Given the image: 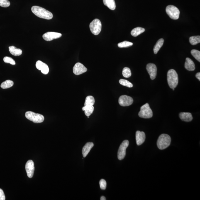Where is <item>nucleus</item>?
<instances>
[{
  "label": "nucleus",
  "instance_id": "1",
  "mask_svg": "<svg viewBox=\"0 0 200 200\" xmlns=\"http://www.w3.org/2000/svg\"><path fill=\"white\" fill-rule=\"evenodd\" d=\"M31 10L34 14L39 18L50 20L53 17V15L51 12L41 7L33 6L31 8Z\"/></svg>",
  "mask_w": 200,
  "mask_h": 200
},
{
  "label": "nucleus",
  "instance_id": "2",
  "mask_svg": "<svg viewBox=\"0 0 200 200\" xmlns=\"http://www.w3.org/2000/svg\"><path fill=\"white\" fill-rule=\"evenodd\" d=\"M168 84L171 89L175 88L178 84V77L176 71L174 69H170L167 74Z\"/></svg>",
  "mask_w": 200,
  "mask_h": 200
},
{
  "label": "nucleus",
  "instance_id": "3",
  "mask_svg": "<svg viewBox=\"0 0 200 200\" xmlns=\"http://www.w3.org/2000/svg\"><path fill=\"white\" fill-rule=\"evenodd\" d=\"M171 141V137L168 135L163 134L159 136L157 140V146L159 150H165L170 145Z\"/></svg>",
  "mask_w": 200,
  "mask_h": 200
},
{
  "label": "nucleus",
  "instance_id": "4",
  "mask_svg": "<svg viewBox=\"0 0 200 200\" xmlns=\"http://www.w3.org/2000/svg\"><path fill=\"white\" fill-rule=\"evenodd\" d=\"M25 116L28 119L35 123H42L44 120V117L43 115L31 111L26 112Z\"/></svg>",
  "mask_w": 200,
  "mask_h": 200
},
{
  "label": "nucleus",
  "instance_id": "5",
  "mask_svg": "<svg viewBox=\"0 0 200 200\" xmlns=\"http://www.w3.org/2000/svg\"><path fill=\"white\" fill-rule=\"evenodd\" d=\"M138 115L140 117L143 118L149 119L152 117L153 116V112L148 103L142 106Z\"/></svg>",
  "mask_w": 200,
  "mask_h": 200
},
{
  "label": "nucleus",
  "instance_id": "6",
  "mask_svg": "<svg viewBox=\"0 0 200 200\" xmlns=\"http://www.w3.org/2000/svg\"><path fill=\"white\" fill-rule=\"evenodd\" d=\"M166 12L167 14L172 19H178L180 15V11L176 6L172 5L167 6L166 8Z\"/></svg>",
  "mask_w": 200,
  "mask_h": 200
},
{
  "label": "nucleus",
  "instance_id": "7",
  "mask_svg": "<svg viewBox=\"0 0 200 200\" xmlns=\"http://www.w3.org/2000/svg\"><path fill=\"white\" fill-rule=\"evenodd\" d=\"M91 33L95 35H99L101 31L102 23L99 19H96L91 22L89 25Z\"/></svg>",
  "mask_w": 200,
  "mask_h": 200
},
{
  "label": "nucleus",
  "instance_id": "8",
  "mask_svg": "<svg viewBox=\"0 0 200 200\" xmlns=\"http://www.w3.org/2000/svg\"><path fill=\"white\" fill-rule=\"evenodd\" d=\"M129 145V142L128 140L123 141L119 147L118 152V157L119 160H122L125 158L126 154V149Z\"/></svg>",
  "mask_w": 200,
  "mask_h": 200
},
{
  "label": "nucleus",
  "instance_id": "9",
  "mask_svg": "<svg viewBox=\"0 0 200 200\" xmlns=\"http://www.w3.org/2000/svg\"><path fill=\"white\" fill-rule=\"evenodd\" d=\"M133 98L127 95H122L119 99V103L122 106H128L133 104Z\"/></svg>",
  "mask_w": 200,
  "mask_h": 200
},
{
  "label": "nucleus",
  "instance_id": "10",
  "mask_svg": "<svg viewBox=\"0 0 200 200\" xmlns=\"http://www.w3.org/2000/svg\"><path fill=\"white\" fill-rule=\"evenodd\" d=\"M62 34L55 32H47L44 34L43 38L46 41H50L54 40L60 38L62 36Z\"/></svg>",
  "mask_w": 200,
  "mask_h": 200
},
{
  "label": "nucleus",
  "instance_id": "11",
  "mask_svg": "<svg viewBox=\"0 0 200 200\" xmlns=\"http://www.w3.org/2000/svg\"><path fill=\"white\" fill-rule=\"evenodd\" d=\"M146 69L147 72L150 74V79L152 80L155 79L157 75V66L153 64H147Z\"/></svg>",
  "mask_w": 200,
  "mask_h": 200
},
{
  "label": "nucleus",
  "instance_id": "12",
  "mask_svg": "<svg viewBox=\"0 0 200 200\" xmlns=\"http://www.w3.org/2000/svg\"><path fill=\"white\" fill-rule=\"evenodd\" d=\"M25 169L28 177L29 178H33L35 171L34 164L33 161L30 160L27 162L25 165Z\"/></svg>",
  "mask_w": 200,
  "mask_h": 200
},
{
  "label": "nucleus",
  "instance_id": "13",
  "mask_svg": "<svg viewBox=\"0 0 200 200\" xmlns=\"http://www.w3.org/2000/svg\"><path fill=\"white\" fill-rule=\"evenodd\" d=\"M87 71V69L80 63L76 64L73 67V72L75 75H79L85 73Z\"/></svg>",
  "mask_w": 200,
  "mask_h": 200
},
{
  "label": "nucleus",
  "instance_id": "14",
  "mask_svg": "<svg viewBox=\"0 0 200 200\" xmlns=\"http://www.w3.org/2000/svg\"><path fill=\"white\" fill-rule=\"evenodd\" d=\"M36 66L37 69L41 71L42 74H48L49 72V68L48 66L46 64L38 60L36 63Z\"/></svg>",
  "mask_w": 200,
  "mask_h": 200
},
{
  "label": "nucleus",
  "instance_id": "15",
  "mask_svg": "<svg viewBox=\"0 0 200 200\" xmlns=\"http://www.w3.org/2000/svg\"><path fill=\"white\" fill-rule=\"evenodd\" d=\"M146 139L145 134L143 132L136 131V140L137 145H141L144 142Z\"/></svg>",
  "mask_w": 200,
  "mask_h": 200
},
{
  "label": "nucleus",
  "instance_id": "16",
  "mask_svg": "<svg viewBox=\"0 0 200 200\" xmlns=\"http://www.w3.org/2000/svg\"><path fill=\"white\" fill-rule=\"evenodd\" d=\"M94 146V144L92 142H88L86 143L82 149V153L83 157H85Z\"/></svg>",
  "mask_w": 200,
  "mask_h": 200
},
{
  "label": "nucleus",
  "instance_id": "17",
  "mask_svg": "<svg viewBox=\"0 0 200 200\" xmlns=\"http://www.w3.org/2000/svg\"><path fill=\"white\" fill-rule=\"evenodd\" d=\"M184 67L186 69L189 71H194L195 69V66L194 62L191 59L188 57H187L186 59Z\"/></svg>",
  "mask_w": 200,
  "mask_h": 200
},
{
  "label": "nucleus",
  "instance_id": "18",
  "mask_svg": "<svg viewBox=\"0 0 200 200\" xmlns=\"http://www.w3.org/2000/svg\"><path fill=\"white\" fill-rule=\"evenodd\" d=\"M179 117L182 121L186 122H191L193 119L192 115L189 112H181L179 114Z\"/></svg>",
  "mask_w": 200,
  "mask_h": 200
},
{
  "label": "nucleus",
  "instance_id": "19",
  "mask_svg": "<svg viewBox=\"0 0 200 200\" xmlns=\"http://www.w3.org/2000/svg\"><path fill=\"white\" fill-rule=\"evenodd\" d=\"M103 3L111 10H114L116 9V4L115 0H103Z\"/></svg>",
  "mask_w": 200,
  "mask_h": 200
},
{
  "label": "nucleus",
  "instance_id": "20",
  "mask_svg": "<svg viewBox=\"0 0 200 200\" xmlns=\"http://www.w3.org/2000/svg\"><path fill=\"white\" fill-rule=\"evenodd\" d=\"M9 51L12 54L13 56H19L21 55L22 53V51L20 49H18L16 48L14 46H11L9 47Z\"/></svg>",
  "mask_w": 200,
  "mask_h": 200
},
{
  "label": "nucleus",
  "instance_id": "21",
  "mask_svg": "<svg viewBox=\"0 0 200 200\" xmlns=\"http://www.w3.org/2000/svg\"><path fill=\"white\" fill-rule=\"evenodd\" d=\"M145 31L144 28H141V27H137L132 30L131 34L133 36L136 37L138 35L141 34Z\"/></svg>",
  "mask_w": 200,
  "mask_h": 200
},
{
  "label": "nucleus",
  "instance_id": "22",
  "mask_svg": "<svg viewBox=\"0 0 200 200\" xmlns=\"http://www.w3.org/2000/svg\"><path fill=\"white\" fill-rule=\"evenodd\" d=\"M82 109L83 111H84V113L86 116H89L94 112V108L93 106H85L83 107Z\"/></svg>",
  "mask_w": 200,
  "mask_h": 200
},
{
  "label": "nucleus",
  "instance_id": "23",
  "mask_svg": "<svg viewBox=\"0 0 200 200\" xmlns=\"http://www.w3.org/2000/svg\"><path fill=\"white\" fill-rule=\"evenodd\" d=\"M164 40L163 39L161 38L159 39V40L157 41L156 43L155 46H154L153 48L154 53L155 54H157L160 49L161 48L164 44Z\"/></svg>",
  "mask_w": 200,
  "mask_h": 200
},
{
  "label": "nucleus",
  "instance_id": "24",
  "mask_svg": "<svg viewBox=\"0 0 200 200\" xmlns=\"http://www.w3.org/2000/svg\"><path fill=\"white\" fill-rule=\"evenodd\" d=\"M95 103V100L94 97L92 96H88L86 97L84 106H94Z\"/></svg>",
  "mask_w": 200,
  "mask_h": 200
},
{
  "label": "nucleus",
  "instance_id": "25",
  "mask_svg": "<svg viewBox=\"0 0 200 200\" xmlns=\"http://www.w3.org/2000/svg\"><path fill=\"white\" fill-rule=\"evenodd\" d=\"M13 84H14V83L13 81L8 80L3 82L1 84V86L2 88L6 89L12 87L13 85Z\"/></svg>",
  "mask_w": 200,
  "mask_h": 200
},
{
  "label": "nucleus",
  "instance_id": "26",
  "mask_svg": "<svg viewBox=\"0 0 200 200\" xmlns=\"http://www.w3.org/2000/svg\"><path fill=\"white\" fill-rule=\"evenodd\" d=\"M189 42L192 45H195L200 43V36H192L190 37Z\"/></svg>",
  "mask_w": 200,
  "mask_h": 200
},
{
  "label": "nucleus",
  "instance_id": "27",
  "mask_svg": "<svg viewBox=\"0 0 200 200\" xmlns=\"http://www.w3.org/2000/svg\"><path fill=\"white\" fill-rule=\"evenodd\" d=\"M122 74L125 78H128L131 77L132 75L131 72L129 68L128 67L124 68L122 71Z\"/></svg>",
  "mask_w": 200,
  "mask_h": 200
},
{
  "label": "nucleus",
  "instance_id": "28",
  "mask_svg": "<svg viewBox=\"0 0 200 200\" xmlns=\"http://www.w3.org/2000/svg\"><path fill=\"white\" fill-rule=\"evenodd\" d=\"M119 82L121 85L126 86L127 87L132 88L133 86V84L131 83L126 80L121 79L119 81Z\"/></svg>",
  "mask_w": 200,
  "mask_h": 200
},
{
  "label": "nucleus",
  "instance_id": "29",
  "mask_svg": "<svg viewBox=\"0 0 200 200\" xmlns=\"http://www.w3.org/2000/svg\"><path fill=\"white\" fill-rule=\"evenodd\" d=\"M191 53L195 59H196L198 61L200 62V52L199 51L193 50H191Z\"/></svg>",
  "mask_w": 200,
  "mask_h": 200
},
{
  "label": "nucleus",
  "instance_id": "30",
  "mask_svg": "<svg viewBox=\"0 0 200 200\" xmlns=\"http://www.w3.org/2000/svg\"><path fill=\"white\" fill-rule=\"evenodd\" d=\"M133 45V43L131 42L127 41H125L118 44V47L120 48L123 47H126L132 46Z\"/></svg>",
  "mask_w": 200,
  "mask_h": 200
},
{
  "label": "nucleus",
  "instance_id": "31",
  "mask_svg": "<svg viewBox=\"0 0 200 200\" xmlns=\"http://www.w3.org/2000/svg\"><path fill=\"white\" fill-rule=\"evenodd\" d=\"M3 61L6 63H9L11 64L12 65H15L16 63L15 60L11 57H6L3 58Z\"/></svg>",
  "mask_w": 200,
  "mask_h": 200
},
{
  "label": "nucleus",
  "instance_id": "32",
  "mask_svg": "<svg viewBox=\"0 0 200 200\" xmlns=\"http://www.w3.org/2000/svg\"><path fill=\"white\" fill-rule=\"evenodd\" d=\"M10 4L11 3L8 0H0V6L2 7H8Z\"/></svg>",
  "mask_w": 200,
  "mask_h": 200
},
{
  "label": "nucleus",
  "instance_id": "33",
  "mask_svg": "<svg viewBox=\"0 0 200 200\" xmlns=\"http://www.w3.org/2000/svg\"><path fill=\"white\" fill-rule=\"evenodd\" d=\"M100 188L101 189L105 190L106 188V182L104 179H102L99 181Z\"/></svg>",
  "mask_w": 200,
  "mask_h": 200
},
{
  "label": "nucleus",
  "instance_id": "34",
  "mask_svg": "<svg viewBox=\"0 0 200 200\" xmlns=\"http://www.w3.org/2000/svg\"><path fill=\"white\" fill-rule=\"evenodd\" d=\"M5 200V196L4 192L2 189H0V200Z\"/></svg>",
  "mask_w": 200,
  "mask_h": 200
},
{
  "label": "nucleus",
  "instance_id": "35",
  "mask_svg": "<svg viewBox=\"0 0 200 200\" xmlns=\"http://www.w3.org/2000/svg\"><path fill=\"white\" fill-rule=\"evenodd\" d=\"M196 77L200 81V73L198 72L196 74Z\"/></svg>",
  "mask_w": 200,
  "mask_h": 200
},
{
  "label": "nucleus",
  "instance_id": "36",
  "mask_svg": "<svg viewBox=\"0 0 200 200\" xmlns=\"http://www.w3.org/2000/svg\"><path fill=\"white\" fill-rule=\"evenodd\" d=\"M101 200H106V198L104 196H101Z\"/></svg>",
  "mask_w": 200,
  "mask_h": 200
},
{
  "label": "nucleus",
  "instance_id": "37",
  "mask_svg": "<svg viewBox=\"0 0 200 200\" xmlns=\"http://www.w3.org/2000/svg\"><path fill=\"white\" fill-rule=\"evenodd\" d=\"M173 89V90L174 91V89Z\"/></svg>",
  "mask_w": 200,
  "mask_h": 200
}]
</instances>
